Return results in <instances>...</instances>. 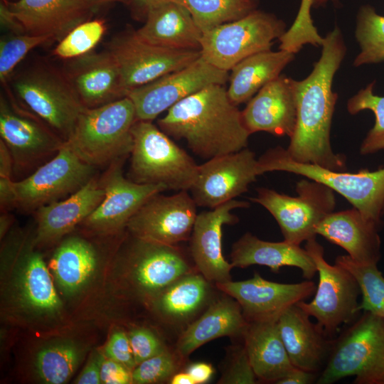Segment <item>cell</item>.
I'll return each mask as SVG.
<instances>
[{
  "instance_id": "cell-12",
  "label": "cell",
  "mask_w": 384,
  "mask_h": 384,
  "mask_svg": "<svg viewBox=\"0 0 384 384\" xmlns=\"http://www.w3.org/2000/svg\"><path fill=\"white\" fill-rule=\"evenodd\" d=\"M96 169L82 160L65 142L53 158L32 174L14 180L15 208L35 211L63 199L95 177Z\"/></svg>"
},
{
  "instance_id": "cell-39",
  "label": "cell",
  "mask_w": 384,
  "mask_h": 384,
  "mask_svg": "<svg viewBox=\"0 0 384 384\" xmlns=\"http://www.w3.org/2000/svg\"><path fill=\"white\" fill-rule=\"evenodd\" d=\"M80 359L78 348L70 343H59L41 349L36 367L41 379L48 384H62L74 373Z\"/></svg>"
},
{
  "instance_id": "cell-44",
  "label": "cell",
  "mask_w": 384,
  "mask_h": 384,
  "mask_svg": "<svg viewBox=\"0 0 384 384\" xmlns=\"http://www.w3.org/2000/svg\"><path fill=\"white\" fill-rule=\"evenodd\" d=\"M257 376L252 367L245 346L232 348L228 352L220 384H254Z\"/></svg>"
},
{
  "instance_id": "cell-27",
  "label": "cell",
  "mask_w": 384,
  "mask_h": 384,
  "mask_svg": "<svg viewBox=\"0 0 384 384\" xmlns=\"http://www.w3.org/2000/svg\"><path fill=\"white\" fill-rule=\"evenodd\" d=\"M230 260L233 267L260 265L270 267L274 272L284 266L295 267L308 279L317 272L316 265L305 248L285 240L265 241L250 233L244 234L233 245Z\"/></svg>"
},
{
  "instance_id": "cell-29",
  "label": "cell",
  "mask_w": 384,
  "mask_h": 384,
  "mask_svg": "<svg viewBox=\"0 0 384 384\" xmlns=\"http://www.w3.org/2000/svg\"><path fill=\"white\" fill-rule=\"evenodd\" d=\"M309 318L296 304L280 315L277 324L293 366L316 373L322 367L326 345L324 333Z\"/></svg>"
},
{
  "instance_id": "cell-56",
  "label": "cell",
  "mask_w": 384,
  "mask_h": 384,
  "mask_svg": "<svg viewBox=\"0 0 384 384\" xmlns=\"http://www.w3.org/2000/svg\"><path fill=\"white\" fill-rule=\"evenodd\" d=\"M10 217L8 214H2L1 215V235L6 231V227L9 226Z\"/></svg>"
},
{
  "instance_id": "cell-46",
  "label": "cell",
  "mask_w": 384,
  "mask_h": 384,
  "mask_svg": "<svg viewBox=\"0 0 384 384\" xmlns=\"http://www.w3.org/2000/svg\"><path fill=\"white\" fill-rule=\"evenodd\" d=\"M105 356L132 370L136 366L129 336L123 331L113 333L105 347Z\"/></svg>"
},
{
  "instance_id": "cell-5",
  "label": "cell",
  "mask_w": 384,
  "mask_h": 384,
  "mask_svg": "<svg viewBox=\"0 0 384 384\" xmlns=\"http://www.w3.org/2000/svg\"><path fill=\"white\" fill-rule=\"evenodd\" d=\"M260 175L286 171L321 183L344 197L367 220L380 225L384 213V168L357 173L331 170L292 159L286 149H269L258 159Z\"/></svg>"
},
{
  "instance_id": "cell-2",
  "label": "cell",
  "mask_w": 384,
  "mask_h": 384,
  "mask_svg": "<svg viewBox=\"0 0 384 384\" xmlns=\"http://www.w3.org/2000/svg\"><path fill=\"white\" fill-rule=\"evenodd\" d=\"M157 124L169 137L185 140L196 155L208 160L247 148L250 136L242 111L230 101L224 85L218 84L179 101Z\"/></svg>"
},
{
  "instance_id": "cell-41",
  "label": "cell",
  "mask_w": 384,
  "mask_h": 384,
  "mask_svg": "<svg viewBox=\"0 0 384 384\" xmlns=\"http://www.w3.org/2000/svg\"><path fill=\"white\" fill-rule=\"evenodd\" d=\"M53 41L50 36H35L26 33H8L0 39V81L6 85L14 70L35 48Z\"/></svg>"
},
{
  "instance_id": "cell-9",
  "label": "cell",
  "mask_w": 384,
  "mask_h": 384,
  "mask_svg": "<svg viewBox=\"0 0 384 384\" xmlns=\"http://www.w3.org/2000/svg\"><path fill=\"white\" fill-rule=\"evenodd\" d=\"M0 97V136L21 180L53 158L65 142L41 118L17 102L7 86ZM18 181V180H17Z\"/></svg>"
},
{
  "instance_id": "cell-52",
  "label": "cell",
  "mask_w": 384,
  "mask_h": 384,
  "mask_svg": "<svg viewBox=\"0 0 384 384\" xmlns=\"http://www.w3.org/2000/svg\"><path fill=\"white\" fill-rule=\"evenodd\" d=\"M12 156L5 143L0 139V178H12Z\"/></svg>"
},
{
  "instance_id": "cell-22",
  "label": "cell",
  "mask_w": 384,
  "mask_h": 384,
  "mask_svg": "<svg viewBox=\"0 0 384 384\" xmlns=\"http://www.w3.org/2000/svg\"><path fill=\"white\" fill-rule=\"evenodd\" d=\"M296 80L281 74L261 88L242 111L250 134L266 132L277 137H292L297 122Z\"/></svg>"
},
{
  "instance_id": "cell-54",
  "label": "cell",
  "mask_w": 384,
  "mask_h": 384,
  "mask_svg": "<svg viewBox=\"0 0 384 384\" xmlns=\"http://www.w3.org/2000/svg\"><path fill=\"white\" fill-rule=\"evenodd\" d=\"M171 384H195L192 377L186 372L176 373L170 379Z\"/></svg>"
},
{
  "instance_id": "cell-10",
  "label": "cell",
  "mask_w": 384,
  "mask_h": 384,
  "mask_svg": "<svg viewBox=\"0 0 384 384\" xmlns=\"http://www.w3.org/2000/svg\"><path fill=\"white\" fill-rule=\"evenodd\" d=\"M297 196L258 188L257 196L249 199L267 210L278 223L284 240L300 245L316 237L317 225L334 211V191L327 186L307 178L298 181Z\"/></svg>"
},
{
  "instance_id": "cell-8",
  "label": "cell",
  "mask_w": 384,
  "mask_h": 384,
  "mask_svg": "<svg viewBox=\"0 0 384 384\" xmlns=\"http://www.w3.org/2000/svg\"><path fill=\"white\" fill-rule=\"evenodd\" d=\"M285 22L274 14L256 9L238 20L204 31L201 56L223 70H230L243 59L271 49L286 31Z\"/></svg>"
},
{
  "instance_id": "cell-17",
  "label": "cell",
  "mask_w": 384,
  "mask_h": 384,
  "mask_svg": "<svg viewBox=\"0 0 384 384\" xmlns=\"http://www.w3.org/2000/svg\"><path fill=\"white\" fill-rule=\"evenodd\" d=\"M119 161L109 166L100 178L105 197L93 212L82 223L97 233H112L127 227L139 208L154 195L166 191L161 184H142L123 175Z\"/></svg>"
},
{
  "instance_id": "cell-36",
  "label": "cell",
  "mask_w": 384,
  "mask_h": 384,
  "mask_svg": "<svg viewBox=\"0 0 384 384\" xmlns=\"http://www.w3.org/2000/svg\"><path fill=\"white\" fill-rule=\"evenodd\" d=\"M202 33L257 9L260 0H183Z\"/></svg>"
},
{
  "instance_id": "cell-53",
  "label": "cell",
  "mask_w": 384,
  "mask_h": 384,
  "mask_svg": "<svg viewBox=\"0 0 384 384\" xmlns=\"http://www.w3.org/2000/svg\"><path fill=\"white\" fill-rule=\"evenodd\" d=\"M169 2H176L184 5L183 0H129V5H132L133 8L144 13L146 16L149 9Z\"/></svg>"
},
{
  "instance_id": "cell-21",
  "label": "cell",
  "mask_w": 384,
  "mask_h": 384,
  "mask_svg": "<svg viewBox=\"0 0 384 384\" xmlns=\"http://www.w3.org/2000/svg\"><path fill=\"white\" fill-rule=\"evenodd\" d=\"M63 70L85 108L127 97L117 63L107 49L69 60Z\"/></svg>"
},
{
  "instance_id": "cell-50",
  "label": "cell",
  "mask_w": 384,
  "mask_h": 384,
  "mask_svg": "<svg viewBox=\"0 0 384 384\" xmlns=\"http://www.w3.org/2000/svg\"><path fill=\"white\" fill-rule=\"evenodd\" d=\"M0 23L1 28L7 30L9 33H26L4 0L0 1Z\"/></svg>"
},
{
  "instance_id": "cell-19",
  "label": "cell",
  "mask_w": 384,
  "mask_h": 384,
  "mask_svg": "<svg viewBox=\"0 0 384 384\" xmlns=\"http://www.w3.org/2000/svg\"><path fill=\"white\" fill-rule=\"evenodd\" d=\"M249 206L247 201L233 199L197 215L189 239L190 253L194 267L209 282L220 284L231 280L233 266L222 252L223 226L238 221L232 210Z\"/></svg>"
},
{
  "instance_id": "cell-35",
  "label": "cell",
  "mask_w": 384,
  "mask_h": 384,
  "mask_svg": "<svg viewBox=\"0 0 384 384\" xmlns=\"http://www.w3.org/2000/svg\"><path fill=\"white\" fill-rule=\"evenodd\" d=\"M355 37L360 47L353 65L384 63V16L370 4L359 7L356 20Z\"/></svg>"
},
{
  "instance_id": "cell-11",
  "label": "cell",
  "mask_w": 384,
  "mask_h": 384,
  "mask_svg": "<svg viewBox=\"0 0 384 384\" xmlns=\"http://www.w3.org/2000/svg\"><path fill=\"white\" fill-rule=\"evenodd\" d=\"M305 249L313 259L319 273V284L310 302L297 305L314 317L324 335L334 334L358 312L359 287L354 277L343 267L329 264L323 247L316 237L306 240Z\"/></svg>"
},
{
  "instance_id": "cell-43",
  "label": "cell",
  "mask_w": 384,
  "mask_h": 384,
  "mask_svg": "<svg viewBox=\"0 0 384 384\" xmlns=\"http://www.w3.org/2000/svg\"><path fill=\"white\" fill-rule=\"evenodd\" d=\"M180 358H183L176 351L173 353L166 348L132 370V383L150 384L171 379L180 366Z\"/></svg>"
},
{
  "instance_id": "cell-51",
  "label": "cell",
  "mask_w": 384,
  "mask_h": 384,
  "mask_svg": "<svg viewBox=\"0 0 384 384\" xmlns=\"http://www.w3.org/2000/svg\"><path fill=\"white\" fill-rule=\"evenodd\" d=\"M314 378V373L294 368L287 375L276 382L277 384H308Z\"/></svg>"
},
{
  "instance_id": "cell-30",
  "label": "cell",
  "mask_w": 384,
  "mask_h": 384,
  "mask_svg": "<svg viewBox=\"0 0 384 384\" xmlns=\"http://www.w3.org/2000/svg\"><path fill=\"white\" fill-rule=\"evenodd\" d=\"M242 336L257 378L276 383L295 368L281 338L277 320L249 322Z\"/></svg>"
},
{
  "instance_id": "cell-47",
  "label": "cell",
  "mask_w": 384,
  "mask_h": 384,
  "mask_svg": "<svg viewBox=\"0 0 384 384\" xmlns=\"http://www.w3.org/2000/svg\"><path fill=\"white\" fill-rule=\"evenodd\" d=\"M100 378L101 383L105 384L132 383V370L108 358L102 363Z\"/></svg>"
},
{
  "instance_id": "cell-13",
  "label": "cell",
  "mask_w": 384,
  "mask_h": 384,
  "mask_svg": "<svg viewBox=\"0 0 384 384\" xmlns=\"http://www.w3.org/2000/svg\"><path fill=\"white\" fill-rule=\"evenodd\" d=\"M107 50L117 63L124 86L129 91L181 69L201 56L199 50H178L149 43L136 31L119 33Z\"/></svg>"
},
{
  "instance_id": "cell-14",
  "label": "cell",
  "mask_w": 384,
  "mask_h": 384,
  "mask_svg": "<svg viewBox=\"0 0 384 384\" xmlns=\"http://www.w3.org/2000/svg\"><path fill=\"white\" fill-rule=\"evenodd\" d=\"M228 71L210 65L200 56L188 65L128 92L137 121L151 122L183 99L213 84L224 85Z\"/></svg>"
},
{
  "instance_id": "cell-28",
  "label": "cell",
  "mask_w": 384,
  "mask_h": 384,
  "mask_svg": "<svg viewBox=\"0 0 384 384\" xmlns=\"http://www.w3.org/2000/svg\"><path fill=\"white\" fill-rule=\"evenodd\" d=\"M227 296L211 302L203 314L181 333L176 349L181 357L188 356L196 349L215 338L243 336L248 322L239 304Z\"/></svg>"
},
{
  "instance_id": "cell-16",
  "label": "cell",
  "mask_w": 384,
  "mask_h": 384,
  "mask_svg": "<svg viewBox=\"0 0 384 384\" xmlns=\"http://www.w3.org/2000/svg\"><path fill=\"white\" fill-rule=\"evenodd\" d=\"M258 176L255 154L245 148L198 165L189 191L198 206L211 209L247 192Z\"/></svg>"
},
{
  "instance_id": "cell-20",
  "label": "cell",
  "mask_w": 384,
  "mask_h": 384,
  "mask_svg": "<svg viewBox=\"0 0 384 384\" xmlns=\"http://www.w3.org/2000/svg\"><path fill=\"white\" fill-rule=\"evenodd\" d=\"M133 237L135 241L129 255L130 278L138 292L143 294L155 297L180 277L198 271L192 267L178 245Z\"/></svg>"
},
{
  "instance_id": "cell-23",
  "label": "cell",
  "mask_w": 384,
  "mask_h": 384,
  "mask_svg": "<svg viewBox=\"0 0 384 384\" xmlns=\"http://www.w3.org/2000/svg\"><path fill=\"white\" fill-rule=\"evenodd\" d=\"M26 33L60 41L90 20L97 8L93 0H4Z\"/></svg>"
},
{
  "instance_id": "cell-45",
  "label": "cell",
  "mask_w": 384,
  "mask_h": 384,
  "mask_svg": "<svg viewBox=\"0 0 384 384\" xmlns=\"http://www.w3.org/2000/svg\"><path fill=\"white\" fill-rule=\"evenodd\" d=\"M128 336L137 366L166 349L159 338L148 329H134Z\"/></svg>"
},
{
  "instance_id": "cell-15",
  "label": "cell",
  "mask_w": 384,
  "mask_h": 384,
  "mask_svg": "<svg viewBox=\"0 0 384 384\" xmlns=\"http://www.w3.org/2000/svg\"><path fill=\"white\" fill-rule=\"evenodd\" d=\"M197 206L188 191L171 196L159 193L139 208L127 228L134 237L176 245L190 239Z\"/></svg>"
},
{
  "instance_id": "cell-4",
  "label": "cell",
  "mask_w": 384,
  "mask_h": 384,
  "mask_svg": "<svg viewBox=\"0 0 384 384\" xmlns=\"http://www.w3.org/2000/svg\"><path fill=\"white\" fill-rule=\"evenodd\" d=\"M134 106L125 97L95 108H84L65 142L85 162L95 166L125 161L134 144Z\"/></svg>"
},
{
  "instance_id": "cell-49",
  "label": "cell",
  "mask_w": 384,
  "mask_h": 384,
  "mask_svg": "<svg viewBox=\"0 0 384 384\" xmlns=\"http://www.w3.org/2000/svg\"><path fill=\"white\" fill-rule=\"evenodd\" d=\"M186 372L192 377L195 384L208 382L214 373V369L210 363L196 362L190 364Z\"/></svg>"
},
{
  "instance_id": "cell-55",
  "label": "cell",
  "mask_w": 384,
  "mask_h": 384,
  "mask_svg": "<svg viewBox=\"0 0 384 384\" xmlns=\"http://www.w3.org/2000/svg\"><path fill=\"white\" fill-rule=\"evenodd\" d=\"M95 6L98 8L100 6L111 3H122L129 5V0H93Z\"/></svg>"
},
{
  "instance_id": "cell-38",
  "label": "cell",
  "mask_w": 384,
  "mask_h": 384,
  "mask_svg": "<svg viewBox=\"0 0 384 384\" xmlns=\"http://www.w3.org/2000/svg\"><path fill=\"white\" fill-rule=\"evenodd\" d=\"M375 85V80L369 82L350 97L346 103L347 111L351 114L370 110L375 115L374 125L368 131L360 146V153L362 155L384 150V96L374 93Z\"/></svg>"
},
{
  "instance_id": "cell-37",
  "label": "cell",
  "mask_w": 384,
  "mask_h": 384,
  "mask_svg": "<svg viewBox=\"0 0 384 384\" xmlns=\"http://www.w3.org/2000/svg\"><path fill=\"white\" fill-rule=\"evenodd\" d=\"M335 263L346 269L356 279L362 293L358 309L384 316V277L377 264H363L348 255H339Z\"/></svg>"
},
{
  "instance_id": "cell-6",
  "label": "cell",
  "mask_w": 384,
  "mask_h": 384,
  "mask_svg": "<svg viewBox=\"0 0 384 384\" xmlns=\"http://www.w3.org/2000/svg\"><path fill=\"white\" fill-rule=\"evenodd\" d=\"M130 154L129 178L142 184H161L166 189L189 191L198 165L159 127L136 121Z\"/></svg>"
},
{
  "instance_id": "cell-25",
  "label": "cell",
  "mask_w": 384,
  "mask_h": 384,
  "mask_svg": "<svg viewBox=\"0 0 384 384\" xmlns=\"http://www.w3.org/2000/svg\"><path fill=\"white\" fill-rule=\"evenodd\" d=\"M379 227L353 207L326 215L317 225L316 233L343 248L354 261L377 264L380 257Z\"/></svg>"
},
{
  "instance_id": "cell-7",
  "label": "cell",
  "mask_w": 384,
  "mask_h": 384,
  "mask_svg": "<svg viewBox=\"0 0 384 384\" xmlns=\"http://www.w3.org/2000/svg\"><path fill=\"white\" fill-rule=\"evenodd\" d=\"M348 376L358 384H384V316L366 311L336 343L317 383Z\"/></svg>"
},
{
  "instance_id": "cell-26",
  "label": "cell",
  "mask_w": 384,
  "mask_h": 384,
  "mask_svg": "<svg viewBox=\"0 0 384 384\" xmlns=\"http://www.w3.org/2000/svg\"><path fill=\"white\" fill-rule=\"evenodd\" d=\"M144 24L136 31L143 41L178 50H199L202 31L188 9L169 2L149 9Z\"/></svg>"
},
{
  "instance_id": "cell-33",
  "label": "cell",
  "mask_w": 384,
  "mask_h": 384,
  "mask_svg": "<svg viewBox=\"0 0 384 384\" xmlns=\"http://www.w3.org/2000/svg\"><path fill=\"white\" fill-rule=\"evenodd\" d=\"M97 262L95 250L90 242L81 238L70 237L55 250L50 267L62 290L71 294L88 282Z\"/></svg>"
},
{
  "instance_id": "cell-1",
  "label": "cell",
  "mask_w": 384,
  "mask_h": 384,
  "mask_svg": "<svg viewBox=\"0 0 384 384\" xmlns=\"http://www.w3.org/2000/svg\"><path fill=\"white\" fill-rule=\"evenodd\" d=\"M321 46V56L310 74L296 80L297 122L286 150L297 162L343 171L346 157L334 153L330 138L338 99L332 84L347 51L338 26L326 34Z\"/></svg>"
},
{
  "instance_id": "cell-48",
  "label": "cell",
  "mask_w": 384,
  "mask_h": 384,
  "mask_svg": "<svg viewBox=\"0 0 384 384\" xmlns=\"http://www.w3.org/2000/svg\"><path fill=\"white\" fill-rule=\"evenodd\" d=\"M104 357L100 353H94L76 380L78 384H99L101 383L100 370Z\"/></svg>"
},
{
  "instance_id": "cell-32",
  "label": "cell",
  "mask_w": 384,
  "mask_h": 384,
  "mask_svg": "<svg viewBox=\"0 0 384 384\" xmlns=\"http://www.w3.org/2000/svg\"><path fill=\"white\" fill-rule=\"evenodd\" d=\"M210 282L198 271L187 274L158 294L154 306L169 322L174 325L186 323L207 304Z\"/></svg>"
},
{
  "instance_id": "cell-24",
  "label": "cell",
  "mask_w": 384,
  "mask_h": 384,
  "mask_svg": "<svg viewBox=\"0 0 384 384\" xmlns=\"http://www.w3.org/2000/svg\"><path fill=\"white\" fill-rule=\"evenodd\" d=\"M105 197L100 178L96 176L65 198L36 210L37 230L35 242L55 241L82 223Z\"/></svg>"
},
{
  "instance_id": "cell-34",
  "label": "cell",
  "mask_w": 384,
  "mask_h": 384,
  "mask_svg": "<svg viewBox=\"0 0 384 384\" xmlns=\"http://www.w3.org/2000/svg\"><path fill=\"white\" fill-rule=\"evenodd\" d=\"M19 279L20 297L27 307L43 313H55L61 309V301L40 254H28Z\"/></svg>"
},
{
  "instance_id": "cell-57",
  "label": "cell",
  "mask_w": 384,
  "mask_h": 384,
  "mask_svg": "<svg viewBox=\"0 0 384 384\" xmlns=\"http://www.w3.org/2000/svg\"><path fill=\"white\" fill-rule=\"evenodd\" d=\"M330 1H334V0H311L312 6L313 8L316 9L320 6H324L326 4H327Z\"/></svg>"
},
{
  "instance_id": "cell-3",
  "label": "cell",
  "mask_w": 384,
  "mask_h": 384,
  "mask_svg": "<svg viewBox=\"0 0 384 384\" xmlns=\"http://www.w3.org/2000/svg\"><path fill=\"white\" fill-rule=\"evenodd\" d=\"M19 103L46 122L64 142L72 135L85 108L63 70L40 60L8 83ZM7 83V84H8Z\"/></svg>"
},
{
  "instance_id": "cell-31",
  "label": "cell",
  "mask_w": 384,
  "mask_h": 384,
  "mask_svg": "<svg viewBox=\"0 0 384 384\" xmlns=\"http://www.w3.org/2000/svg\"><path fill=\"white\" fill-rule=\"evenodd\" d=\"M294 57V53L287 50L270 49L237 63L229 75L227 92L230 101L237 106L248 102L261 88L280 75Z\"/></svg>"
},
{
  "instance_id": "cell-18",
  "label": "cell",
  "mask_w": 384,
  "mask_h": 384,
  "mask_svg": "<svg viewBox=\"0 0 384 384\" xmlns=\"http://www.w3.org/2000/svg\"><path fill=\"white\" fill-rule=\"evenodd\" d=\"M215 284L239 304L248 323L278 320L284 311L304 301L316 290L311 281L278 283L264 279L257 272L246 280Z\"/></svg>"
},
{
  "instance_id": "cell-42",
  "label": "cell",
  "mask_w": 384,
  "mask_h": 384,
  "mask_svg": "<svg viewBox=\"0 0 384 384\" xmlns=\"http://www.w3.org/2000/svg\"><path fill=\"white\" fill-rule=\"evenodd\" d=\"M311 0H301L299 9L290 28L279 38V49L296 54L306 43L322 46L324 38L319 35L311 16Z\"/></svg>"
},
{
  "instance_id": "cell-40",
  "label": "cell",
  "mask_w": 384,
  "mask_h": 384,
  "mask_svg": "<svg viewBox=\"0 0 384 384\" xmlns=\"http://www.w3.org/2000/svg\"><path fill=\"white\" fill-rule=\"evenodd\" d=\"M107 30L102 19H90L78 25L65 35L54 48L59 58L72 60L92 51Z\"/></svg>"
}]
</instances>
